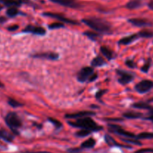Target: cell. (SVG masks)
Returning <instances> with one entry per match:
<instances>
[{
    "mask_svg": "<svg viewBox=\"0 0 153 153\" xmlns=\"http://www.w3.org/2000/svg\"><path fill=\"white\" fill-rule=\"evenodd\" d=\"M82 22L98 32L103 33V34L110 33L111 25L104 19L95 17L86 18V19H82Z\"/></svg>",
    "mask_w": 153,
    "mask_h": 153,
    "instance_id": "6da1fadb",
    "label": "cell"
},
{
    "mask_svg": "<svg viewBox=\"0 0 153 153\" xmlns=\"http://www.w3.org/2000/svg\"><path fill=\"white\" fill-rule=\"evenodd\" d=\"M68 124L75 128H84L91 131H98L103 129L101 126L98 125L89 117H84L76 120L75 122H68Z\"/></svg>",
    "mask_w": 153,
    "mask_h": 153,
    "instance_id": "7a4b0ae2",
    "label": "cell"
},
{
    "mask_svg": "<svg viewBox=\"0 0 153 153\" xmlns=\"http://www.w3.org/2000/svg\"><path fill=\"white\" fill-rule=\"evenodd\" d=\"M6 124L10 128L14 134H19L17 129L22 126V121L20 119L18 115L14 112H10L6 115L4 118Z\"/></svg>",
    "mask_w": 153,
    "mask_h": 153,
    "instance_id": "3957f363",
    "label": "cell"
},
{
    "mask_svg": "<svg viewBox=\"0 0 153 153\" xmlns=\"http://www.w3.org/2000/svg\"><path fill=\"white\" fill-rule=\"evenodd\" d=\"M153 88V81L152 80H142L138 82L135 85V90L137 91L139 94H143L148 92Z\"/></svg>",
    "mask_w": 153,
    "mask_h": 153,
    "instance_id": "277c9868",
    "label": "cell"
},
{
    "mask_svg": "<svg viewBox=\"0 0 153 153\" xmlns=\"http://www.w3.org/2000/svg\"><path fill=\"white\" fill-rule=\"evenodd\" d=\"M94 73V69L91 67H85L81 69L77 73V80L80 82H85L88 81L92 75Z\"/></svg>",
    "mask_w": 153,
    "mask_h": 153,
    "instance_id": "5b68a950",
    "label": "cell"
},
{
    "mask_svg": "<svg viewBox=\"0 0 153 153\" xmlns=\"http://www.w3.org/2000/svg\"><path fill=\"white\" fill-rule=\"evenodd\" d=\"M44 16H49V17L54 18V19H58L59 22H64V23H68V24H72V25H79V22L77 21L73 20V19H68V18L65 17L64 16H63L62 14H60V13H52V12H44L43 13Z\"/></svg>",
    "mask_w": 153,
    "mask_h": 153,
    "instance_id": "8992f818",
    "label": "cell"
},
{
    "mask_svg": "<svg viewBox=\"0 0 153 153\" xmlns=\"http://www.w3.org/2000/svg\"><path fill=\"white\" fill-rule=\"evenodd\" d=\"M109 126L110 131H112V132L116 133V134H118L119 135L124 136L126 137H129V138H134L136 136L134 134L131 132H129V131H125V130L123 129L122 128L119 126L118 125H115V124H109L108 125Z\"/></svg>",
    "mask_w": 153,
    "mask_h": 153,
    "instance_id": "52a82bcc",
    "label": "cell"
},
{
    "mask_svg": "<svg viewBox=\"0 0 153 153\" xmlns=\"http://www.w3.org/2000/svg\"><path fill=\"white\" fill-rule=\"evenodd\" d=\"M50 1L62 6L70 7V8L77 9L81 7L80 3H79V1L76 0H50Z\"/></svg>",
    "mask_w": 153,
    "mask_h": 153,
    "instance_id": "ba28073f",
    "label": "cell"
},
{
    "mask_svg": "<svg viewBox=\"0 0 153 153\" xmlns=\"http://www.w3.org/2000/svg\"><path fill=\"white\" fill-rule=\"evenodd\" d=\"M116 73L119 76L118 79V82L122 85H127L129 82L133 81L134 76L130 73H126L121 70H116Z\"/></svg>",
    "mask_w": 153,
    "mask_h": 153,
    "instance_id": "9c48e42d",
    "label": "cell"
},
{
    "mask_svg": "<svg viewBox=\"0 0 153 153\" xmlns=\"http://www.w3.org/2000/svg\"><path fill=\"white\" fill-rule=\"evenodd\" d=\"M23 32L32 33L33 34H38V35H44L46 34V30L43 27L37 26V25H28L22 30Z\"/></svg>",
    "mask_w": 153,
    "mask_h": 153,
    "instance_id": "30bf717a",
    "label": "cell"
},
{
    "mask_svg": "<svg viewBox=\"0 0 153 153\" xmlns=\"http://www.w3.org/2000/svg\"><path fill=\"white\" fill-rule=\"evenodd\" d=\"M32 58H42V59H47L55 61L58 58V54L54 52H41V53H37L32 55Z\"/></svg>",
    "mask_w": 153,
    "mask_h": 153,
    "instance_id": "8fae6325",
    "label": "cell"
},
{
    "mask_svg": "<svg viewBox=\"0 0 153 153\" xmlns=\"http://www.w3.org/2000/svg\"><path fill=\"white\" fill-rule=\"evenodd\" d=\"M95 115V113L92 111H80L77 113L74 114H69L64 115V117L67 119H80V118L84 117H89Z\"/></svg>",
    "mask_w": 153,
    "mask_h": 153,
    "instance_id": "7c38bea8",
    "label": "cell"
},
{
    "mask_svg": "<svg viewBox=\"0 0 153 153\" xmlns=\"http://www.w3.org/2000/svg\"><path fill=\"white\" fill-rule=\"evenodd\" d=\"M128 22L131 23L132 25L138 27L151 26V25H152V23L151 22L145 19H141V18H131V19H128Z\"/></svg>",
    "mask_w": 153,
    "mask_h": 153,
    "instance_id": "4fadbf2b",
    "label": "cell"
},
{
    "mask_svg": "<svg viewBox=\"0 0 153 153\" xmlns=\"http://www.w3.org/2000/svg\"><path fill=\"white\" fill-rule=\"evenodd\" d=\"M139 37L138 34H133L131 35L127 36V37H124L123 38L120 39L118 40V44L119 45H128L130 43H133L134 40H136V39Z\"/></svg>",
    "mask_w": 153,
    "mask_h": 153,
    "instance_id": "5bb4252c",
    "label": "cell"
},
{
    "mask_svg": "<svg viewBox=\"0 0 153 153\" xmlns=\"http://www.w3.org/2000/svg\"><path fill=\"white\" fill-rule=\"evenodd\" d=\"M104 139L106 143H107L109 146H118V147H123V148H130V146H125V145H122L120 143H117L112 137L109 135V134H105Z\"/></svg>",
    "mask_w": 153,
    "mask_h": 153,
    "instance_id": "9a60e30c",
    "label": "cell"
},
{
    "mask_svg": "<svg viewBox=\"0 0 153 153\" xmlns=\"http://www.w3.org/2000/svg\"><path fill=\"white\" fill-rule=\"evenodd\" d=\"M0 3L6 7H20L22 4L20 0H0Z\"/></svg>",
    "mask_w": 153,
    "mask_h": 153,
    "instance_id": "2e32d148",
    "label": "cell"
},
{
    "mask_svg": "<svg viewBox=\"0 0 153 153\" xmlns=\"http://www.w3.org/2000/svg\"><path fill=\"white\" fill-rule=\"evenodd\" d=\"M104 64H106V61L100 56H96L95 58H93V60L91 62L92 67H101V66H104Z\"/></svg>",
    "mask_w": 153,
    "mask_h": 153,
    "instance_id": "e0dca14e",
    "label": "cell"
},
{
    "mask_svg": "<svg viewBox=\"0 0 153 153\" xmlns=\"http://www.w3.org/2000/svg\"><path fill=\"white\" fill-rule=\"evenodd\" d=\"M100 51L108 60H111L113 58V52H112V51L110 50L109 48L106 47V46H101V47L100 48Z\"/></svg>",
    "mask_w": 153,
    "mask_h": 153,
    "instance_id": "ac0fdd59",
    "label": "cell"
},
{
    "mask_svg": "<svg viewBox=\"0 0 153 153\" xmlns=\"http://www.w3.org/2000/svg\"><path fill=\"white\" fill-rule=\"evenodd\" d=\"M142 117V114L141 113H139V112L129 111L123 114V117L126 118V119H139Z\"/></svg>",
    "mask_w": 153,
    "mask_h": 153,
    "instance_id": "d6986e66",
    "label": "cell"
},
{
    "mask_svg": "<svg viewBox=\"0 0 153 153\" xmlns=\"http://www.w3.org/2000/svg\"><path fill=\"white\" fill-rule=\"evenodd\" d=\"M141 5H142V3L139 0H130L125 4V7L130 10H134V9L138 8Z\"/></svg>",
    "mask_w": 153,
    "mask_h": 153,
    "instance_id": "ffe728a7",
    "label": "cell"
},
{
    "mask_svg": "<svg viewBox=\"0 0 153 153\" xmlns=\"http://www.w3.org/2000/svg\"><path fill=\"white\" fill-rule=\"evenodd\" d=\"M134 108L138 109H144V110H148L152 108V106L150 105L149 104H148L147 102H136L134 104L132 105Z\"/></svg>",
    "mask_w": 153,
    "mask_h": 153,
    "instance_id": "44dd1931",
    "label": "cell"
},
{
    "mask_svg": "<svg viewBox=\"0 0 153 153\" xmlns=\"http://www.w3.org/2000/svg\"><path fill=\"white\" fill-rule=\"evenodd\" d=\"M96 141L93 138H88V140H85L83 143L81 144V148H83V149H89V148H92L93 146L95 145Z\"/></svg>",
    "mask_w": 153,
    "mask_h": 153,
    "instance_id": "7402d4cb",
    "label": "cell"
},
{
    "mask_svg": "<svg viewBox=\"0 0 153 153\" xmlns=\"http://www.w3.org/2000/svg\"><path fill=\"white\" fill-rule=\"evenodd\" d=\"M0 139H2L7 142H11L13 140V136L8 133L7 131L0 130Z\"/></svg>",
    "mask_w": 153,
    "mask_h": 153,
    "instance_id": "603a6c76",
    "label": "cell"
},
{
    "mask_svg": "<svg viewBox=\"0 0 153 153\" xmlns=\"http://www.w3.org/2000/svg\"><path fill=\"white\" fill-rule=\"evenodd\" d=\"M19 10L17 9V7H9L8 10H6V14L9 17H14L16 16L19 13Z\"/></svg>",
    "mask_w": 153,
    "mask_h": 153,
    "instance_id": "cb8c5ba5",
    "label": "cell"
},
{
    "mask_svg": "<svg viewBox=\"0 0 153 153\" xmlns=\"http://www.w3.org/2000/svg\"><path fill=\"white\" fill-rule=\"evenodd\" d=\"M139 37H146V38H150V37H153V31H149V30H142L138 33Z\"/></svg>",
    "mask_w": 153,
    "mask_h": 153,
    "instance_id": "d4e9b609",
    "label": "cell"
},
{
    "mask_svg": "<svg viewBox=\"0 0 153 153\" xmlns=\"http://www.w3.org/2000/svg\"><path fill=\"white\" fill-rule=\"evenodd\" d=\"M137 139H153L152 132H142L136 136Z\"/></svg>",
    "mask_w": 153,
    "mask_h": 153,
    "instance_id": "484cf974",
    "label": "cell"
},
{
    "mask_svg": "<svg viewBox=\"0 0 153 153\" xmlns=\"http://www.w3.org/2000/svg\"><path fill=\"white\" fill-rule=\"evenodd\" d=\"M84 34H85L86 37H88V38L93 40H96L99 37H100V34H98V33L92 32V31H85V32H84Z\"/></svg>",
    "mask_w": 153,
    "mask_h": 153,
    "instance_id": "4316f807",
    "label": "cell"
},
{
    "mask_svg": "<svg viewBox=\"0 0 153 153\" xmlns=\"http://www.w3.org/2000/svg\"><path fill=\"white\" fill-rule=\"evenodd\" d=\"M90 133H91V131H89V130L82 128L81 130L78 131L77 132H76V134H76L77 137H86V136H88V134H90Z\"/></svg>",
    "mask_w": 153,
    "mask_h": 153,
    "instance_id": "83f0119b",
    "label": "cell"
},
{
    "mask_svg": "<svg viewBox=\"0 0 153 153\" xmlns=\"http://www.w3.org/2000/svg\"><path fill=\"white\" fill-rule=\"evenodd\" d=\"M151 64H152V61L150 58H148V60L146 61V62L144 64V65L141 67V71L143 72V73H147L149 70L150 67H151Z\"/></svg>",
    "mask_w": 153,
    "mask_h": 153,
    "instance_id": "f1b7e54d",
    "label": "cell"
},
{
    "mask_svg": "<svg viewBox=\"0 0 153 153\" xmlns=\"http://www.w3.org/2000/svg\"><path fill=\"white\" fill-rule=\"evenodd\" d=\"M8 104L10 105L11 106V107H13V108L21 107V106H22V103L19 102H17V101H16V100H14V99L9 98L8 99Z\"/></svg>",
    "mask_w": 153,
    "mask_h": 153,
    "instance_id": "f546056e",
    "label": "cell"
},
{
    "mask_svg": "<svg viewBox=\"0 0 153 153\" xmlns=\"http://www.w3.org/2000/svg\"><path fill=\"white\" fill-rule=\"evenodd\" d=\"M48 120H49L50 123H52L56 128H61V127L62 126V123L60 122V121H58V120H56V119H54V118H52V117H49L48 118Z\"/></svg>",
    "mask_w": 153,
    "mask_h": 153,
    "instance_id": "4dcf8cb0",
    "label": "cell"
},
{
    "mask_svg": "<svg viewBox=\"0 0 153 153\" xmlns=\"http://www.w3.org/2000/svg\"><path fill=\"white\" fill-rule=\"evenodd\" d=\"M64 24L62 22H53V23L49 25V28L50 29H56V28H59L64 27Z\"/></svg>",
    "mask_w": 153,
    "mask_h": 153,
    "instance_id": "1f68e13d",
    "label": "cell"
},
{
    "mask_svg": "<svg viewBox=\"0 0 153 153\" xmlns=\"http://www.w3.org/2000/svg\"><path fill=\"white\" fill-rule=\"evenodd\" d=\"M122 140L123 141L126 142V143H133V144L138 145V146H141V145H142L141 142H140L139 140H134V139H122Z\"/></svg>",
    "mask_w": 153,
    "mask_h": 153,
    "instance_id": "d6a6232c",
    "label": "cell"
},
{
    "mask_svg": "<svg viewBox=\"0 0 153 153\" xmlns=\"http://www.w3.org/2000/svg\"><path fill=\"white\" fill-rule=\"evenodd\" d=\"M147 152L153 153L152 148H144V149H139V150H136L134 153H147Z\"/></svg>",
    "mask_w": 153,
    "mask_h": 153,
    "instance_id": "836d02e7",
    "label": "cell"
},
{
    "mask_svg": "<svg viewBox=\"0 0 153 153\" xmlns=\"http://www.w3.org/2000/svg\"><path fill=\"white\" fill-rule=\"evenodd\" d=\"M106 90H100V91H98L97 93H96L95 94V98L97 99V100H99V99L101 98L102 97H103L104 94L106 93Z\"/></svg>",
    "mask_w": 153,
    "mask_h": 153,
    "instance_id": "e575fe53",
    "label": "cell"
},
{
    "mask_svg": "<svg viewBox=\"0 0 153 153\" xmlns=\"http://www.w3.org/2000/svg\"><path fill=\"white\" fill-rule=\"evenodd\" d=\"M125 64L128 66V67H130V68H135L136 67V65H135L134 62L132 60H127V61H125Z\"/></svg>",
    "mask_w": 153,
    "mask_h": 153,
    "instance_id": "d590c367",
    "label": "cell"
},
{
    "mask_svg": "<svg viewBox=\"0 0 153 153\" xmlns=\"http://www.w3.org/2000/svg\"><path fill=\"white\" fill-rule=\"evenodd\" d=\"M68 152L70 153H78L81 152V149L80 148H72V149H68Z\"/></svg>",
    "mask_w": 153,
    "mask_h": 153,
    "instance_id": "8d00e7d4",
    "label": "cell"
},
{
    "mask_svg": "<svg viewBox=\"0 0 153 153\" xmlns=\"http://www.w3.org/2000/svg\"><path fill=\"white\" fill-rule=\"evenodd\" d=\"M97 78H98V73H94L92 75L91 77L89 78V79H88V82H94V81H95L96 79H97Z\"/></svg>",
    "mask_w": 153,
    "mask_h": 153,
    "instance_id": "74e56055",
    "label": "cell"
},
{
    "mask_svg": "<svg viewBox=\"0 0 153 153\" xmlns=\"http://www.w3.org/2000/svg\"><path fill=\"white\" fill-rule=\"evenodd\" d=\"M18 28H19V25H11V26H9L8 28V29L10 31H16V29H18Z\"/></svg>",
    "mask_w": 153,
    "mask_h": 153,
    "instance_id": "f35d334b",
    "label": "cell"
},
{
    "mask_svg": "<svg viewBox=\"0 0 153 153\" xmlns=\"http://www.w3.org/2000/svg\"><path fill=\"white\" fill-rule=\"evenodd\" d=\"M106 120L108 121H122L123 119H112V118H107V119H106Z\"/></svg>",
    "mask_w": 153,
    "mask_h": 153,
    "instance_id": "ab89813d",
    "label": "cell"
},
{
    "mask_svg": "<svg viewBox=\"0 0 153 153\" xmlns=\"http://www.w3.org/2000/svg\"><path fill=\"white\" fill-rule=\"evenodd\" d=\"M148 7H149L151 10H153V0H152V1H150L148 3Z\"/></svg>",
    "mask_w": 153,
    "mask_h": 153,
    "instance_id": "60d3db41",
    "label": "cell"
},
{
    "mask_svg": "<svg viewBox=\"0 0 153 153\" xmlns=\"http://www.w3.org/2000/svg\"><path fill=\"white\" fill-rule=\"evenodd\" d=\"M6 18L4 17V16H0V24L3 23L4 22H5L6 21Z\"/></svg>",
    "mask_w": 153,
    "mask_h": 153,
    "instance_id": "b9f144b4",
    "label": "cell"
},
{
    "mask_svg": "<svg viewBox=\"0 0 153 153\" xmlns=\"http://www.w3.org/2000/svg\"><path fill=\"white\" fill-rule=\"evenodd\" d=\"M146 119L148 120L152 121V122L153 123V114H150L148 117H146Z\"/></svg>",
    "mask_w": 153,
    "mask_h": 153,
    "instance_id": "7bdbcfd3",
    "label": "cell"
},
{
    "mask_svg": "<svg viewBox=\"0 0 153 153\" xmlns=\"http://www.w3.org/2000/svg\"><path fill=\"white\" fill-rule=\"evenodd\" d=\"M25 153H50L47 152H25Z\"/></svg>",
    "mask_w": 153,
    "mask_h": 153,
    "instance_id": "ee69618b",
    "label": "cell"
},
{
    "mask_svg": "<svg viewBox=\"0 0 153 153\" xmlns=\"http://www.w3.org/2000/svg\"><path fill=\"white\" fill-rule=\"evenodd\" d=\"M22 1V3H28V0H20Z\"/></svg>",
    "mask_w": 153,
    "mask_h": 153,
    "instance_id": "f6af8a7d",
    "label": "cell"
},
{
    "mask_svg": "<svg viewBox=\"0 0 153 153\" xmlns=\"http://www.w3.org/2000/svg\"><path fill=\"white\" fill-rule=\"evenodd\" d=\"M3 7H4V6H3V5H2V4H0V10H1L3 8Z\"/></svg>",
    "mask_w": 153,
    "mask_h": 153,
    "instance_id": "bcb514c9",
    "label": "cell"
},
{
    "mask_svg": "<svg viewBox=\"0 0 153 153\" xmlns=\"http://www.w3.org/2000/svg\"><path fill=\"white\" fill-rule=\"evenodd\" d=\"M3 86H4V85H2V82H0V88H2Z\"/></svg>",
    "mask_w": 153,
    "mask_h": 153,
    "instance_id": "7dc6e473",
    "label": "cell"
}]
</instances>
